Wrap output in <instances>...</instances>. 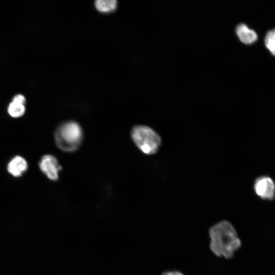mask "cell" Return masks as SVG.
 <instances>
[{
    "label": "cell",
    "instance_id": "obj_1",
    "mask_svg": "<svg viewBox=\"0 0 275 275\" xmlns=\"http://www.w3.org/2000/svg\"><path fill=\"white\" fill-rule=\"evenodd\" d=\"M210 249L218 257L232 258L241 246V242L232 224L227 221H221L209 229Z\"/></svg>",
    "mask_w": 275,
    "mask_h": 275
},
{
    "label": "cell",
    "instance_id": "obj_2",
    "mask_svg": "<svg viewBox=\"0 0 275 275\" xmlns=\"http://www.w3.org/2000/svg\"><path fill=\"white\" fill-rule=\"evenodd\" d=\"M55 142L58 147L66 152H73L81 145L84 132L80 125L71 121L62 124L55 134Z\"/></svg>",
    "mask_w": 275,
    "mask_h": 275
},
{
    "label": "cell",
    "instance_id": "obj_3",
    "mask_svg": "<svg viewBox=\"0 0 275 275\" xmlns=\"http://www.w3.org/2000/svg\"><path fill=\"white\" fill-rule=\"evenodd\" d=\"M131 139L144 154L151 155L157 152L161 145L159 134L153 128L144 125H136L131 130Z\"/></svg>",
    "mask_w": 275,
    "mask_h": 275
},
{
    "label": "cell",
    "instance_id": "obj_4",
    "mask_svg": "<svg viewBox=\"0 0 275 275\" xmlns=\"http://www.w3.org/2000/svg\"><path fill=\"white\" fill-rule=\"evenodd\" d=\"M254 189L257 196L263 200L271 201L274 198L275 184L269 176L263 175L256 178Z\"/></svg>",
    "mask_w": 275,
    "mask_h": 275
},
{
    "label": "cell",
    "instance_id": "obj_5",
    "mask_svg": "<svg viewBox=\"0 0 275 275\" xmlns=\"http://www.w3.org/2000/svg\"><path fill=\"white\" fill-rule=\"evenodd\" d=\"M41 171L51 180L56 181L59 178V173L62 169L57 158L50 154L43 156L39 163Z\"/></svg>",
    "mask_w": 275,
    "mask_h": 275
},
{
    "label": "cell",
    "instance_id": "obj_6",
    "mask_svg": "<svg viewBox=\"0 0 275 275\" xmlns=\"http://www.w3.org/2000/svg\"><path fill=\"white\" fill-rule=\"evenodd\" d=\"M235 33L240 41L245 45L255 43L258 38L257 33L244 23H240L236 26Z\"/></svg>",
    "mask_w": 275,
    "mask_h": 275
},
{
    "label": "cell",
    "instance_id": "obj_7",
    "mask_svg": "<svg viewBox=\"0 0 275 275\" xmlns=\"http://www.w3.org/2000/svg\"><path fill=\"white\" fill-rule=\"evenodd\" d=\"M28 166L27 161L23 157L16 156L8 163L7 170L13 176L19 177L26 171Z\"/></svg>",
    "mask_w": 275,
    "mask_h": 275
},
{
    "label": "cell",
    "instance_id": "obj_8",
    "mask_svg": "<svg viewBox=\"0 0 275 275\" xmlns=\"http://www.w3.org/2000/svg\"><path fill=\"white\" fill-rule=\"evenodd\" d=\"M96 10L103 14H109L115 11L117 7V0H95Z\"/></svg>",
    "mask_w": 275,
    "mask_h": 275
},
{
    "label": "cell",
    "instance_id": "obj_9",
    "mask_svg": "<svg viewBox=\"0 0 275 275\" xmlns=\"http://www.w3.org/2000/svg\"><path fill=\"white\" fill-rule=\"evenodd\" d=\"M264 43L266 48L270 53L275 54V31L274 30L268 31L264 37Z\"/></svg>",
    "mask_w": 275,
    "mask_h": 275
},
{
    "label": "cell",
    "instance_id": "obj_10",
    "mask_svg": "<svg viewBox=\"0 0 275 275\" xmlns=\"http://www.w3.org/2000/svg\"><path fill=\"white\" fill-rule=\"evenodd\" d=\"M8 112L14 118L22 116L25 112L24 104L12 101L8 106Z\"/></svg>",
    "mask_w": 275,
    "mask_h": 275
},
{
    "label": "cell",
    "instance_id": "obj_11",
    "mask_svg": "<svg viewBox=\"0 0 275 275\" xmlns=\"http://www.w3.org/2000/svg\"><path fill=\"white\" fill-rule=\"evenodd\" d=\"M25 101V98L22 95H17L15 96L13 99V101L14 102L22 103V104L24 103Z\"/></svg>",
    "mask_w": 275,
    "mask_h": 275
},
{
    "label": "cell",
    "instance_id": "obj_12",
    "mask_svg": "<svg viewBox=\"0 0 275 275\" xmlns=\"http://www.w3.org/2000/svg\"><path fill=\"white\" fill-rule=\"evenodd\" d=\"M161 275H184L179 271H168L164 272Z\"/></svg>",
    "mask_w": 275,
    "mask_h": 275
}]
</instances>
